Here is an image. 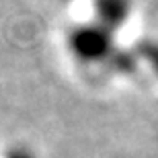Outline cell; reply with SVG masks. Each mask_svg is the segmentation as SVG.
<instances>
[{
	"instance_id": "6da1fadb",
	"label": "cell",
	"mask_w": 158,
	"mask_h": 158,
	"mask_svg": "<svg viewBox=\"0 0 158 158\" xmlns=\"http://www.w3.org/2000/svg\"><path fill=\"white\" fill-rule=\"evenodd\" d=\"M66 45H68V52L74 56V60L82 64L113 62L119 53L115 45V33L105 29L97 21L72 27L66 37Z\"/></svg>"
},
{
	"instance_id": "3957f363",
	"label": "cell",
	"mask_w": 158,
	"mask_h": 158,
	"mask_svg": "<svg viewBox=\"0 0 158 158\" xmlns=\"http://www.w3.org/2000/svg\"><path fill=\"white\" fill-rule=\"evenodd\" d=\"M142 58L146 60V64L150 66V70H152L154 76L158 78V41L156 43H146V45H144Z\"/></svg>"
},
{
	"instance_id": "7a4b0ae2",
	"label": "cell",
	"mask_w": 158,
	"mask_h": 158,
	"mask_svg": "<svg viewBox=\"0 0 158 158\" xmlns=\"http://www.w3.org/2000/svg\"><path fill=\"white\" fill-rule=\"evenodd\" d=\"M93 10L94 21L117 35V31L131 17L134 0H93Z\"/></svg>"
}]
</instances>
